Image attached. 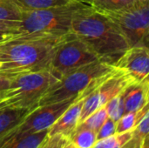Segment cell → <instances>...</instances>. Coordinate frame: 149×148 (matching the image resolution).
Masks as SVG:
<instances>
[{
  "instance_id": "1",
  "label": "cell",
  "mask_w": 149,
  "mask_h": 148,
  "mask_svg": "<svg viewBox=\"0 0 149 148\" xmlns=\"http://www.w3.org/2000/svg\"><path fill=\"white\" fill-rule=\"evenodd\" d=\"M72 32L90 48L100 61L109 65L113 66L129 48L119 27L106 14L87 4L75 11Z\"/></svg>"
},
{
  "instance_id": "2",
  "label": "cell",
  "mask_w": 149,
  "mask_h": 148,
  "mask_svg": "<svg viewBox=\"0 0 149 148\" xmlns=\"http://www.w3.org/2000/svg\"><path fill=\"white\" fill-rule=\"evenodd\" d=\"M62 38L17 35L0 44V75L11 79L50 70L55 45Z\"/></svg>"
},
{
  "instance_id": "3",
  "label": "cell",
  "mask_w": 149,
  "mask_h": 148,
  "mask_svg": "<svg viewBox=\"0 0 149 148\" xmlns=\"http://www.w3.org/2000/svg\"><path fill=\"white\" fill-rule=\"evenodd\" d=\"M83 4L85 3L74 1L62 6L23 11L17 32L19 35L64 37L72 32L73 15Z\"/></svg>"
},
{
  "instance_id": "4",
  "label": "cell",
  "mask_w": 149,
  "mask_h": 148,
  "mask_svg": "<svg viewBox=\"0 0 149 148\" xmlns=\"http://www.w3.org/2000/svg\"><path fill=\"white\" fill-rule=\"evenodd\" d=\"M58 79L51 70L26 73L11 78L8 89L0 93V110L31 109Z\"/></svg>"
},
{
  "instance_id": "5",
  "label": "cell",
  "mask_w": 149,
  "mask_h": 148,
  "mask_svg": "<svg viewBox=\"0 0 149 148\" xmlns=\"http://www.w3.org/2000/svg\"><path fill=\"white\" fill-rule=\"evenodd\" d=\"M114 66L100 60L73 70L59 78L39 99L38 106L61 102L81 95L96 78L111 72Z\"/></svg>"
},
{
  "instance_id": "6",
  "label": "cell",
  "mask_w": 149,
  "mask_h": 148,
  "mask_svg": "<svg viewBox=\"0 0 149 148\" xmlns=\"http://www.w3.org/2000/svg\"><path fill=\"white\" fill-rule=\"evenodd\" d=\"M99 60L90 48L72 32L64 36L55 45L50 70L59 79L81 66Z\"/></svg>"
},
{
  "instance_id": "7",
  "label": "cell",
  "mask_w": 149,
  "mask_h": 148,
  "mask_svg": "<svg viewBox=\"0 0 149 148\" xmlns=\"http://www.w3.org/2000/svg\"><path fill=\"white\" fill-rule=\"evenodd\" d=\"M106 15L119 27L129 47L148 45L149 1L135 0L127 8Z\"/></svg>"
},
{
  "instance_id": "8",
  "label": "cell",
  "mask_w": 149,
  "mask_h": 148,
  "mask_svg": "<svg viewBox=\"0 0 149 148\" xmlns=\"http://www.w3.org/2000/svg\"><path fill=\"white\" fill-rule=\"evenodd\" d=\"M132 81L134 80L124 71L114 68L98 87L84 97L79 123L104 106L110 99L120 94Z\"/></svg>"
},
{
  "instance_id": "9",
  "label": "cell",
  "mask_w": 149,
  "mask_h": 148,
  "mask_svg": "<svg viewBox=\"0 0 149 148\" xmlns=\"http://www.w3.org/2000/svg\"><path fill=\"white\" fill-rule=\"evenodd\" d=\"M124 71L134 81H142L148 78L149 51L148 45L129 47L113 65Z\"/></svg>"
},
{
  "instance_id": "10",
  "label": "cell",
  "mask_w": 149,
  "mask_h": 148,
  "mask_svg": "<svg viewBox=\"0 0 149 148\" xmlns=\"http://www.w3.org/2000/svg\"><path fill=\"white\" fill-rule=\"evenodd\" d=\"M125 113L136 112L148 105V78L142 81H132L121 92Z\"/></svg>"
},
{
  "instance_id": "11",
  "label": "cell",
  "mask_w": 149,
  "mask_h": 148,
  "mask_svg": "<svg viewBox=\"0 0 149 148\" xmlns=\"http://www.w3.org/2000/svg\"><path fill=\"white\" fill-rule=\"evenodd\" d=\"M83 101L84 97L79 95L49 128L48 134L60 133L69 137L79 124Z\"/></svg>"
},
{
  "instance_id": "12",
  "label": "cell",
  "mask_w": 149,
  "mask_h": 148,
  "mask_svg": "<svg viewBox=\"0 0 149 148\" xmlns=\"http://www.w3.org/2000/svg\"><path fill=\"white\" fill-rule=\"evenodd\" d=\"M31 109L32 108L0 110V137L18 125Z\"/></svg>"
},
{
  "instance_id": "13",
  "label": "cell",
  "mask_w": 149,
  "mask_h": 148,
  "mask_svg": "<svg viewBox=\"0 0 149 148\" xmlns=\"http://www.w3.org/2000/svg\"><path fill=\"white\" fill-rule=\"evenodd\" d=\"M69 139L77 148H92L98 140L96 132L80 124L71 133Z\"/></svg>"
},
{
  "instance_id": "14",
  "label": "cell",
  "mask_w": 149,
  "mask_h": 148,
  "mask_svg": "<svg viewBox=\"0 0 149 148\" xmlns=\"http://www.w3.org/2000/svg\"><path fill=\"white\" fill-rule=\"evenodd\" d=\"M149 113L148 105L139 111L124 113L116 122V133L132 131L141 120L146 113Z\"/></svg>"
},
{
  "instance_id": "15",
  "label": "cell",
  "mask_w": 149,
  "mask_h": 148,
  "mask_svg": "<svg viewBox=\"0 0 149 148\" xmlns=\"http://www.w3.org/2000/svg\"><path fill=\"white\" fill-rule=\"evenodd\" d=\"M22 11H31L68 4L73 0H14Z\"/></svg>"
},
{
  "instance_id": "16",
  "label": "cell",
  "mask_w": 149,
  "mask_h": 148,
  "mask_svg": "<svg viewBox=\"0 0 149 148\" xmlns=\"http://www.w3.org/2000/svg\"><path fill=\"white\" fill-rule=\"evenodd\" d=\"M135 0H92L90 6L94 10L104 13H111L121 10L132 5Z\"/></svg>"
},
{
  "instance_id": "17",
  "label": "cell",
  "mask_w": 149,
  "mask_h": 148,
  "mask_svg": "<svg viewBox=\"0 0 149 148\" xmlns=\"http://www.w3.org/2000/svg\"><path fill=\"white\" fill-rule=\"evenodd\" d=\"M133 130L98 140L92 148H122L132 138Z\"/></svg>"
},
{
  "instance_id": "18",
  "label": "cell",
  "mask_w": 149,
  "mask_h": 148,
  "mask_svg": "<svg viewBox=\"0 0 149 148\" xmlns=\"http://www.w3.org/2000/svg\"><path fill=\"white\" fill-rule=\"evenodd\" d=\"M23 11L14 0H0V21L19 22Z\"/></svg>"
},
{
  "instance_id": "19",
  "label": "cell",
  "mask_w": 149,
  "mask_h": 148,
  "mask_svg": "<svg viewBox=\"0 0 149 148\" xmlns=\"http://www.w3.org/2000/svg\"><path fill=\"white\" fill-rule=\"evenodd\" d=\"M37 148H77L70 140L68 136L56 133L48 134Z\"/></svg>"
},
{
  "instance_id": "20",
  "label": "cell",
  "mask_w": 149,
  "mask_h": 148,
  "mask_svg": "<svg viewBox=\"0 0 149 148\" xmlns=\"http://www.w3.org/2000/svg\"><path fill=\"white\" fill-rule=\"evenodd\" d=\"M107 119V112L105 106H102L97 111H95L93 113H92L90 116H88L84 121H82L79 124L97 133Z\"/></svg>"
},
{
  "instance_id": "21",
  "label": "cell",
  "mask_w": 149,
  "mask_h": 148,
  "mask_svg": "<svg viewBox=\"0 0 149 148\" xmlns=\"http://www.w3.org/2000/svg\"><path fill=\"white\" fill-rule=\"evenodd\" d=\"M48 130L31 134L23 139H19L14 143L3 148H37L47 135Z\"/></svg>"
},
{
  "instance_id": "22",
  "label": "cell",
  "mask_w": 149,
  "mask_h": 148,
  "mask_svg": "<svg viewBox=\"0 0 149 148\" xmlns=\"http://www.w3.org/2000/svg\"><path fill=\"white\" fill-rule=\"evenodd\" d=\"M104 106L107 112L108 118H110L111 120L116 122L125 113L124 102H123V98H122L121 93L115 96L112 99H110Z\"/></svg>"
},
{
  "instance_id": "23",
  "label": "cell",
  "mask_w": 149,
  "mask_h": 148,
  "mask_svg": "<svg viewBox=\"0 0 149 148\" xmlns=\"http://www.w3.org/2000/svg\"><path fill=\"white\" fill-rule=\"evenodd\" d=\"M116 133V121L108 118L97 132L98 140L112 136Z\"/></svg>"
},
{
  "instance_id": "24",
  "label": "cell",
  "mask_w": 149,
  "mask_h": 148,
  "mask_svg": "<svg viewBox=\"0 0 149 148\" xmlns=\"http://www.w3.org/2000/svg\"><path fill=\"white\" fill-rule=\"evenodd\" d=\"M19 22L13 21H0V31H17L18 28Z\"/></svg>"
},
{
  "instance_id": "25",
  "label": "cell",
  "mask_w": 149,
  "mask_h": 148,
  "mask_svg": "<svg viewBox=\"0 0 149 148\" xmlns=\"http://www.w3.org/2000/svg\"><path fill=\"white\" fill-rule=\"evenodd\" d=\"M18 32L17 31H0V44H3L15 37H17Z\"/></svg>"
},
{
  "instance_id": "26",
  "label": "cell",
  "mask_w": 149,
  "mask_h": 148,
  "mask_svg": "<svg viewBox=\"0 0 149 148\" xmlns=\"http://www.w3.org/2000/svg\"><path fill=\"white\" fill-rule=\"evenodd\" d=\"M10 81H11L10 78L0 75V93H2L3 91L8 89V87L10 86Z\"/></svg>"
},
{
  "instance_id": "27",
  "label": "cell",
  "mask_w": 149,
  "mask_h": 148,
  "mask_svg": "<svg viewBox=\"0 0 149 148\" xmlns=\"http://www.w3.org/2000/svg\"><path fill=\"white\" fill-rule=\"evenodd\" d=\"M73 1H76V2H79V3H85V4H87V5H90L92 0H73Z\"/></svg>"
},
{
  "instance_id": "28",
  "label": "cell",
  "mask_w": 149,
  "mask_h": 148,
  "mask_svg": "<svg viewBox=\"0 0 149 148\" xmlns=\"http://www.w3.org/2000/svg\"><path fill=\"white\" fill-rule=\"evenodd\" d=\"M148 144H149V142H148V143H147V144H146V145L144 146V147H143V148H149Z\"/></svg>"
},
{
  "instance_id": "29",
  "label": "cell",
  "mask_w": 149,
  "mask_h": 148,
  "mask_svg": "<svg viewBox=\"0 0 149 148\" xmlns=\"http://www.w3.org/2000/svg\"><path fill=\"white\" fill-rule=\"evenodd\" d=\"M139 1H149V0H139Z\"/></svg>"
}]
</instances>
